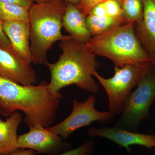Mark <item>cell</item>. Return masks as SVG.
<instances>
[{
  "mask_svg": "<svg viewBox=\"0 0 155 155\" xmlns=\"http://www.w3.org/2000/svg\"><path fill=\"white\" fill-rule=\"evenodd\" d=\"M62 97L61 93L50 92L45 81L38 85H23L0 77V114L8 117L22 111L29 128L37 125L51 127Z\"/></svg>",
  "mask_w": 155,
  "mask_h": 155,
  "instance_id": "obj_1",
  "label": "cell"
},
{
  "mask_svg": "<svg viewBox=\"0 0 155 155\" xmlns=\"http://www.w3.org/2000/svg\"><path fill=\"white\" fill-rule=\"evenodd\" d=\"M59 47L62 51L58 61L47 63L51 73L48 90L51 93L59 92L61 89L74 84L82 90L96 93L97 84L92 78L93 72L99 64L96 55L86 43L72 38L61 41Z\"/></svg>",
  "mask_w": 155,
  "mask_h": 155,
  "instance_id": "obj_2",
  "label": "cell"
},
{
  "mask_svg": "<svg viewBox=\"0 0 155 155\" xmlns=\"http://www.w3.org/2000/svg\"><path fill=\"white\" fill-rule=\"evenodd\" d=\"M67 7L64 0L50 2L34 3L29 9L30 51L32 63H48L47 54L58 41L72 38L61 33L63 19Z\"/></svg>",
  "mask_w": 155,
  "mask_h": 155,
  "instance_id": "obj_3",
  "label": "cell"
},
{
  "mask_svg": "<svg viewBox=\"0 0 155 155\" xmlns=\"http://www.w3.org/2000/svg\"><path fill=\"white\" fill-rule=\"evenodd\" d=\"M134 27V22L125 23L93 36L86 44L96 55L110 59L116 67L148 65L152 58L137 38Z\"/></svg>",
  "mask_w": 155,
  "mask_h": 155,
  "instance_id": "obj_4",
  "label": "cell"
},
{
  "mask_svg": "<svg viewBox=\"0 0 155 155\" xmlns=\"http://www.w3.org/2000/svg\"><path fill=\"white\" fill-rule=\"evenodd\" d=\"M155 100V71L152 64L135 90L126 99L121 117L115 126L136 131L140 122L149 116L150 107Z\"/></svg>",
  "mask_w": 155,
  "mask_h": 155,
  "instance_id": "obj_5",
  "label": "cell"
},
{
  "mask_svg": "<svg viewBox=\"0 0 155 155\" xmlns=\"http://www.w3.org/2000/svg\"><path fill=\"white\" fill-rule=\"evenodd\" d=\"M151 65L152 63L145 66L127 64L122 67L115 66V74L109 78L102 77L96 70L94 71L93 75L102 85L107 95L109 112L115 116L122 114L126 99Z\"/></svg>",
  "mask_w": 155,
  "mask_h": 155,
  "instance_id": "obj_6",
  "label": "cell"
},
{
  "mask_svg": "<svg viewBox=\"0 0 155 155\" xmlns=\"http://www.w3.org/2000/svg\"><path fill=\"white\" fill-rule=\"evenodd\" d=\"M96 99L88 97L83 102L75 100L72 103L71 114L63 121L49 127L48 130L57 134L66 140L73 132L81 127L89 126L94 122L107 123L114 119L115 115L108 111L100 112L95 108Z\"/></svg>",
  "mask_w": 155,
  "mask_h": 155,
  "instance_id": "obj_7",
  "label": "cell"
},
{
  "mask_svg": "<svg viewBox=\"0 0 155 155\" xmlns=\"http://www.w3.org/2000/svg\"><path fill=\"white\" fill-rule=\"evenodd\" d=\"M29 129L27 133L18 136L19 148L49 155L59 154L71 150L70 143L63 141L60 135L47 128L37 125Z\"/></svg>",
  "mask_w": 155,
  "mask_h": 155,
  "instance_id": "obj_8",
  "label": "cell"
},
{
  "mask_svg": "<svg viewBox=\"0 0 155 155\" xmlns=\"http://www.w3.org/2000/svg\"><path fill=\"white\" fill-rule=\"evenodd\" d=\"M87 134L91 137H99L107 139L120 147L125 148L128 153L131 152L130 146L141 145L149 149L155 147V136L143 134L119 128L102 126L93 127L88 129Z\"/></svg>",
  "mask_w": 155,
  "mask_h": 155,
  "instance_id": "obj_9",
  "label": "cell"
},
{
  "mask_svg": "<svg viewBox=\"0 0 155 155\" xmlns=\"http://www.w3.org/2000/svg\"><path fill=\"white\" fill-rule=\"evenodd\" d=\"M0 77L23 85H33L37 78L31 65L25 64L15 54L0 47Z\"/></svg>",
  "mask_w": 155,
  "mask_h": 155,
  "instance_id": "obj_10",
  "label": "cell"
},
{
  "mask_svg": "<svg viewBox=\"0 0 155 155\" xmlns=\"http://www.w3.org/2000/svg\"><path fill=\"white\" fill-rule=\"evenodd\" d=\"M2 22L3 29L11 42L14 54L25 64L31 65L32 58L30 51L29 22Z\"/></svg>",
  "mask_w": 155,
  "mask_h": 155,
  "instance_id": "obj_11",
  "label": "cell"
},
{
  "mask_svg": "<svg viewBox=\"0 0 155 155\" xmlns=\"http://www.w3.org/2000/svg\"><path fill=\"white\" fill-rule=\"evenodd\" d=\"M143 14L135 23V32L143 48L149 54L155 53V0H142Z\"/></svg>",
  "mask_w": 155,
  "mask_h": 155,
  "instance_id": "obj_12",
  "label": "cell"
},
{
  "mask_svg": "<svg viewBox=\"0 0 155 155\" xmlns=\"http://www.w3.org/2000/svg\"><path fill=\"white\" fill-rule=\"evenodd\" d=\"M86 18L78 5L67 3L63 19V27L72 39L86 43L91 38V35L87 26Z\"/></svg>",
  "mask_w": 155,
  "mask_h": 155,
  "instance_id": "obj_13",
  "label": "cell"
},
{
  "mask_svg": "<svg viewBox=\"0 0 155 155\" xmlns=\"http://www.w3.org/2000/svg\"><path fill=\"white\" fill-rule=\"evenodd\" d=\"M22 121V115L19 111L14 112L5 121L0 119V147L5 150L4 155L19 148L17 132Z\"/></svg>",
  "mask_w": 155,
  "mask_h": 155,
  "instance_id": "obj_14",
  "label": "cell"
},
{
  "mask_svg": "<svg viewBox=\"0 0 155 155\" xmlns=\"http://www.w3.org/2000/svg\"><path fill=\"white\" fill-rule=\"evenodd\" d=\"M86 22L91 36L99 35L127 23L124 16L98 17L89 14L86 16Z\"/></svg>",
  "mask_w": 155,
  "mask_h": 155,
  "instance_id": "obj_15",
  "label": "cell"
},
{
  "mask_svg": "<svg viewBox=\"0 0 155 155\" xmlns=\"http://www.w3.org/2000/svg\"><path fill=\"white\" fill-rule=\"evenodd\" d=\"M29 9L17 4L0 2L2 21L29 22Z\"/></svg>",
  "mask_w": 155,
  "mask_h": 155,
  "instance_id": "obj_16",
  "label": "cell"
},
{
  "mask_svg": "<svg viewBox=\"0 0 155 155\" xmlns=\"http://www.w3.org/2000/svg\"><path fill=\"white\" fill-rule=\"evenodd\" d=\"M123 15L127 23L139 22L142 18L143 5L142 0H120Z\"/></svg>",
  "mask_w": 155,
  "mask_h": 155,
  "instance_id": "obj_17",
  "label": "cell"
},
{
  "mask_svg": "<svg viewBox=\"0 0 155 155\" xmlns=\"http://www.w3.org/2000/svg\"><path fill=\"white\" fill-rule=\"evenodd\" d=\"M94 141L91 140L74 149L55 155H94Z\"/></svg>",
  "mask_w": 155,
  "mask_h": 155,
  "instance_id": "obj_18",
  "label": "cell"
},
{
  "mask_svg": "<svg viewBox=\"0 0 155 155\" xmlns=\"http://www.w3.org/2000/svg\"><path fill=\"white\" fill-rule=\"evenodd\" d=\"M103 2L109 17H118L124 16L120 0H105Z\"/></svg>",
  "mask_w": 155,
  "mask_h": 155,
  "instance_id": "obj_19",
  "label": "cell"
},
{
  "mask_svg": "<svg viewBox=\"0 0 155 155\" xmlns=\"http://www.w3.org/2000/svg\"><path fill=\"white\" fill-rule=\"evenodd\" d=\"M105 1V0H80L78 6L81 12L87 16L95 6Z\"/></svg>",
  "mask_w": 155,
  "mask_h": 155,
  "instance_id": "obj_20",
  "label": "cell"
},
{
  "mask_svg": "<svg viewBox=\"0 0 155 155\" xmlns=\"http://www.w3.org/2000/svg\"><path fill=\"white\" fill-rule=\"evenodd\" d=\"M0 47L6 49L14 53L11 42L3 29L2 22L1 18H0Z\"/></svg>",
  "mask_w": 155,
  "mask_h": 155,
  "instance_id": "obj_21",
  "label": "cell"
},
{
  "mask_svg": "<svg viewBox=\"0 0 155 155\" xmlns=\"http://www.w3.org/2000/svg\"><path fill=\"white\" fill-rule=\"evenodd\" d=\"M89 14L98 17H104L108 16L103 2L95 6L89 12L88 15Z\"/></svg>",
  "mask_w": 155,
  "mask_h": 155,
  "instance_id": "obj_22",
  "label": "cell"
},
{
  "mask_svg": "<svg viewBox=\"0 0 155 155\" xmlns=\"http://www.w3.org/2000/svg\"><path fill=\"white\" fill-rule=\"evenodd\" d=\"M0 2L17 4L28 9L34 3L31 0H0Z\"/></svg>",
  "mask_w": 155,
  "mask_h": 155,
  "instance_id": "obj_23",
  "label": "cell"
},
{
  "mask_svg": "<svg viewBox=\"0 0 155 155\" xmlns=\"http://www.w3.org/2000/svg\"><path fill=\"white\" fill-rule=\"evenodd\" d=\"M37 154L36 152L33 150H26L25 149L19 148L7 155H37Z\"/></svg>",
  "mask_w": 155,
  "mask_h": 155,
  "instance_id": "obj_24",
  "label": "cell"
},
{
  "mask_svg": "<svg viewBox=\"0 0 155 155\" xmlns=\"http://www.w3.org/2000/svg\"><path fill=\"white\" fill-rule=\"evenodd\" d=\"M33 2H35V3H43L50 2H54V1H56V0H31Z\"/></svg>",
  "mask_w": 155,
  "mask_h": 155,
  "instance_id": "obj_25",
  "label": "cell"
},
{
  "mask_svg": "<svg viewBox=\"0 0 155 155\" xmlns=\"http://www.w3.org/2000/svg\"><path fill=\"white\" fill-rule=\"evenodd\" d=\"M65 2L69 3V4H74V5H78L80 0H64Z\"/></svg>",
  "mask_w": 155,
  "mask_h": 155,
  "instance_id": "obj_26",
  "label": "cell"
},
{
  "mask_svg": "<svg viewBox=\"0 0 155 155\" xmlns=\"http://www.w3.org/2000/svg\"><path fill=\"white\" fill-rule=\"evenodd\" d=\"M152 58V64L155 71V53L150 54Z\"/></svg>",
  "mask_w": 155,
  "mask_h": 155,
  "instance_id": "obj_27",
  "label": "cell"
},
{
  "mask_svg": "<svg viewBox=\"0 0 155 155\" xmlns=\"http://www.w3.org/2000/svg\"><path fill=\"white\" fill-rule=\"evenodd\" d=\"M4 153H5V150L0 147V155H4Z\"/></svg>",
  "mask_w": 155,
  "mask_h": 155,
  "instance_id": "obj_28",
  "label": "cell"
}]
</instances>
